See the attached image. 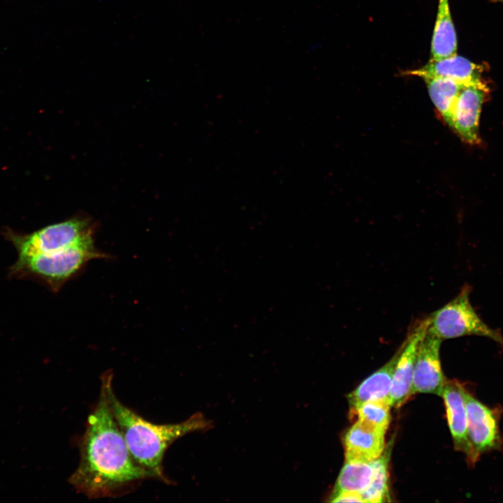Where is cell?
<instances>
[{
  "instance_id": "obj_1",
  "label": "cell",
  "mask_w": 503,
  "mask_h": 503,
  "mask_svg": "<svg viewBox=\"0 0 503 503\" xmlns=\"http://www.w3.org/2000/svg\"><path fill=\"white\" fill-rule=\"evenodd\" d=\"M78 445L80 460L68 481L90 499L115 497L154 479L131 456L102 388Z\"/></svg>"
},
{
  "instance_id": "obj_2",
  "label": "cell",
  "mask_w": 503,
  "mask_h": 503,
  "mask_svg": "<svg viewBox=\"0 0 503 503\" xmlns=\"http://www.w3.org/2000/svg\"><path fill=\"white\" fill-rule=\"evenodd\" d=\"M110 371L101 376V387L110 409L136 462L152 474L154 479L169 483L163 472V460L170 445L185 434L202 428L203 418L194 415L175 424H155L146 421L122 404L112 387Z\"/></svg>"
},
{
  "instance_id": "obj_3",
  "label": "cell",
  "mask_w": 503,
  "mask_h": 503,
  "mask_svg": "<svg viewBox=\"0 0 503 503\" xmlns=\"http://www.w3.org/2000/svg\"><path fill=\"white\" fill-rule=\"evenodd\" d=\"M105 257L107 255L97 249L93 236H90L59 252L18 257L9 268V275L38 280L56 292L89 261Z\"/></svg>"
},
{
  "instance_id": "obj_4",
  "label": "cell",
  "mask_w": 503,
  "mask_h": 503,
  "mask_svg": "<svg viewBox=\"0 0 503 503\" xmlns=\"http://www.w3.org/2000/svg\"><path fill=\"white\" fill-rule=\"evenodd\" d=\"M94 224L89 218L74 217L28 234L4 230L3 235L15 247L18 257L51 254L93 236Z\"/></svg>"
},
{
  "instance_id": "obj_5",
  "label": "cell",
  "mask_w": 503,
  "mask_h": 503,
  "mask_svg": "<svg viewBox=\"0 0 503 503\" xmlns=\"http://www.w3.org/2000/svg\"><path fill=\"white\" fill-rule=\"evenodd\" d=\"M471 287L465 284L449 302L430 316L428 331L442 340L466 335H479L493 340L503 349V336L480 318L469 300Z\"/></svg>"
},
{
  "instance_id": "obj_6",
  "label": "cell",
  "mask_w": 503,
  "mask_h": 503,
  "mask_svg": "<svg viewBox=\"0 0 503 503\" xmlns=\"http://www.w3.org/2000/svg\"><path fill=\"white\" fill-rule=\"evenodd\" d=\"M467 416L468 438L475 464L481 455L500 447L498 409L490 408L474 398L463 388Z\"/></svg>"
},
{
  "instance_id": "obj_7",
  "label": "cell",
  "mask_w": 503,
  "mask_h": 503,
  "mask_svg": "<svg viewBox=\"0 0 503 503\" xmlns=\"http://www.w3.org/2000/svg\"><path fill=\"white\" fill-rule=\"evenodd\" d=\"M429 325V316L416 320L410 326L407 338L400 347L389 395L392 407H400L412 395L411 384L416 358Z\"/></svg>"
},
{
  "instance_id": "obj_8",
  "label": "cell",
  "mask_w": 503,
  "mask_h": 503,
  "mask_svg": "<svg viewBox=\"0 0 503 503\" xmlns=\"http://www.w3.org/2000/svg\"><path fill=\"white\" fill-rule=\"evenodd\" d=\"M488 95L489 88L483 80L464 85L458 94L451 128L466 143L472 145L481 143L479 117Z\"/></svg>"
},
{
  "instance_id": "obj_9",
  "label": "cell",
  "mask_w": 503,
  "mask_h": 503,
  "mask_svg": "<svg viewBox=\"0 0 503 503\" xmlns=\"http://www.w3.org/2000/svg\"><path fill=\"white\" fill-rule=\"evenodd\" d=\"M442 340L427 332L419 345L411 384V394L441 396L446 379L441 366L439 349Z\"/></svg>"
},
{
  "instance_id": "obj_10",
  "label": "cell",
  "mask_w": 503,
  "mask_h": 503,
  "mask_svg": "<svg viewBox=\"0 0 503 503\" xmlns=\"http://www.w3.org/2000/svg\"><path fill=\"white\" fill-rule=\"evenodd\" d=\"M464 386L455 380H446L442 395L446 408L447 422L455 449L463 453L470 465H474L468 438L467 416L463 396Z\"/></svg>"
},
{
  "instance_id": "obj_11",
  "label": "cell",
  "mask_w": 503,
  "mask_h": 503,
  "mask_svg": "<svg viewBox=\"0 0 503 503\" xmlns=\"http://www.w3.org/2000/svg\"><path fill=\"white\" fill-rule=\"evenodd\" d=\"M482 67L469 59L453 55L446 58L431 59L421 68L403 72V75L424 78H442L453 80L463 85L482 80Z\"/></svg>"
},
{
  "instance_id": "obj_12",
  "label": "cell",
  "mask_w": 503,
  "mask_h": 503,
  "mask_svg": "<svg viewBox=\"0 0 503 503\" xmlns=\"http://www.w3.org/2000/svg\"><path fill=\"white\" fill-rule=\"evenodd\" d=\"M346 460L372 462L385 449V434L357 421L343 438Z\"/></svg>"
},
{
  "instance_id": "obj_13",
  "label": "cell",
  "mask_w": 503,
  "mask_h": 503,
  "mask_svg": "<svg viewBox=\"0 0 503 503\" xmlns=\"http://www.w3.org/2000/svg\"><path fill=\"white\" fill-rule=\"evenodd\" d=\"M400 347L393 357L381 368L369 376L352 392L347 399L351 411L367 401L389 399L395 367L400 352Z\"/></svg>"
},
{
  "instance_id": "obj_14",
  "label": "cell",
  "mask_w": 503,
  "mask_h": 503,
  "mask_svg": "<svg viewBox=\"0 0 503 503\" xmlns=\"http://www.w3.org/2000/svg\"><path fill=\"white\" fill-rule=\"evenodd\" d=\"M457 54V37L449 0H439L431 42V56L439 59Z\"/></svg>"
},
{
  "instance_id": "obj_15",
  "label": "cell",
  "mask_w": 503,
  "mask_h": 503,
  "mask_svg": "<svg viewBox=\"0 0 503 503\" xmlns=\"http://www.w3.org/2000/svg\"><path fill=\"white\" fill-rule=\"evenodd\" d=\"M438 113L451 127L453 110L458 94L464 85L451 79L432 78L423 79Z\"/></svg>"
},
{
  "instance_id": "obj_16",
  "label": "cell",
  "mask_w": 503,
  "mask_h": 503,
  "mask_svg": "<svg viewBox=\"0 0 503 503\" xmlns=\"http://www.w3.org/2000/svg\"><path fill=\"white\" fill-rule=\"evenodd\" d=\"M374 461L346 460L337 477L333 493L342 490L363 493L372 481Z\"/></svg>"
},
{
  "instance_id": "obj_17",
  "label": "cell",
  "mask_w": 503,
  "mask_h": 503,
  "mask_svg": "<svg viewBox=\"0 0 503 503\" xmlns=\"http://www.w3.org/2000/svg\"><path fill=\"white\" fill-rule=\"evenodd\" d=\"M391 404L389 399L373 400L363 402L351 412L358 421L367 427L386 434L391 421Z\"/></svg>"
},
{
  "instance_id": "obj_18",
  "label": "cell",
  "mask_w": 503,
  "mask_h": 503,
  "mask_svg": "<svg viewBox=\"0 0 503 503\" xmlns=\"http://www.w3.org/2000/svg\"><path fill=\"white\" fill-rule=\"evenodd\" d=\"M389 456L384 452L374 463V472L369 486L361 493L364 502H389L388 464Z\"/></svg>"
},
{
  "instance_id": "obj_19",
  "label": "cell",
  "mask_w": 503,
  "mask_h": 503,
  "mask_svg": "<svg viewBox=\"0 0 503 503\" xmlns=\"http://www.w3.org/2000/svg\"><path fill=\"white\" fill-rule=\"evenodd\" d=\"M330 497V501L332 502H364L361 494L353 491L333 493Z\"/></svg>"
}]
</instances>
